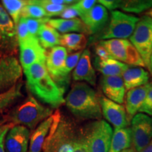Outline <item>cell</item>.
I'll return each instance as SVG.
<instances>
[{
  "instance_id": "1",
  "label": "cell",
  "mask_w": 152,
  "mask_h": 152,
  "mask_svg": "<svg viewBox=\"0 0 152 152\" xmlns=\"http://www.w3.org/2000/svg\"><path fill=\"white\" fill-rule=\"evenodd\" d=\"M23 71L28 89L38 99L54 108L65 102L64 88L53 80L45 64H33L23 68Z\"/></svg>"
},
{
  "instance_id": "2",
  "label": "cell",
  "mask_w": 152,
  "mask_h": 152,
  "mask_svg": "<svg viewBox=\"0 0 152 152\" xmlns=\"http://www.w3.org/2000/svg\"><path fill=\"white\" fill-rule=\"evenodd\" d=\"M65 102L69 111L77 118L100 120L102 116L99 96L86 83H75Z\"/></svg>"
},
{
  "instance_id": "3",
  "label": "cell",
  "mask_w": 152,
  "mask_h": 152,
  "mask_svg": "<svg viewBox=\"0 0 152 152\" xmlns=\"http://www.w3.org/2000/svg\"><path fill=\"white\" fill-rule=\"evenodd\" d=\"M52 114V109L42 105L34 96L29 95L22 103L2 114L0 121L2 125L11 123L35 130L38 125Z\"/></svg>"
},
{
  "instance_id": "4",
  "label": "cell",
  "mask_w": 152,
  "mask_h": 152,
  "mask_svg": "<svg viewBox=\"0 0 152 152\" xmlns=\"http://www.w3.org/2000/svg\"><path fill=\"white\" fill-rule=\"evenodd\" d=\"M83 138V129H79L73 121L61 115L51 129L43 151L75 152Z\"/></svg>"
},
{
  "instance_id": "5",
  "label": "cell",
  "mask_w": 152,
  "mask_h": 152,
  "mask_svg": "<svg viewBox=\"0 0 152 152\" xmlns=\"http://www.w3.org/2000/svg\"><path fill=\"white\" fill-rule=\"evenodd\" d=\"M140 18L133 15L125 14L120 11L111 13L109 23L99 36L102 40L111 39H127L134 32Z\"/></svg>"
},
{
  "instance_id": "6",
  "label": "cell",
  "mask_w": 152,
  "mask_h": 152,
  "mask_svg": "<svg viewBox=\"0 0 152 152\" xmlns=\"http://www.w3.org/2000/svg\"><path fill=\"white\" fill-rule=\"evenodd\" d=\"M90 152H109L113 129L106 121L97 120L83 129Z\"/></svg>"
},
{
  "instance_id": "7",
  "label": "cell",
  "mask_w": 152,
  "mask_h": 152,
  "mask_svg": "<svg viewBox=\"0 0 152 152\" xmlns=\"http://www.w3.org/2000/svg\"><path fill=\"white\" fill-rule=\"evenodd\" d=\"M112 58L130 66L146 67L142 57L130 40L127 39H111L99 42Z\"/></svg>"
},
{
  "instance_id": "8",
  "label": "cell",
  "mask_w": 152,
  "mask_h": 152,
  "mask_svg": "<svg viewBox=\"0 0 152 152\" xmlns=\"http://www.w3.org/2000/svg\"><path fill=\"white\" fill-rule=\"evenodd\" d=\"M130 40L148 68L152 52V20L148 15L140 18Z\"/></svg>"
},
{
  "instance_id": "9",
  "label": "cell",
  "mask_w": 152,
  "mask_h": 152,
  "mask_svg": "<svg viewBox=\"0 0 152 152\" xmlns=\"http://www.w3.org/2000/svg\"><path fill=\"white\" fill-rule=\"evenodd\" d=\"M18 47L14 23L0 3V58L16 56Z\"/></svg>"
},
{
  "instance_id": "10",
  "label": "cell",
  "mask_w": 152,
  "mask_h": 152,
  "mask_svg": "<svg viewBox=\"0 0 152 152\" xmlns=\"http://www.w3.org/2000/svg\"><path fill=\"white\" fill-rule=\"evenodd\" d=\"M132 144L140 152L152 140V117L138 113L131 120Z\"/></svg>"
},
{
  "instance_id": "11",
  "label": "cell",
  "mask_w": 152,
  "mask_h": 152,
  "mask_svg": "<svg viewBox=\"0 0 152 152\" xmlns=\"http://www.w3.org/2000/svg\"><path fill=\"white\" fill-rule=\"evenodd\" d=\"M20 50V62L23 68L35 64H45L47 52L41 46L37 37H30L18 43Z\"/></svg>"
},
{
  "instance_id": "12",
  "label": "cell",
  "mask_w": 152,
  "mask_h": 152,
  "mask_svg": "<svg viewBox=\"0 0 152 152\" xmlns=\"http://www.w3.org/2000/svg\"><path fill=\"white\" fill-rule=\"evenodd\" d=\"M21 76V66L16 56L0 58V92L16 85Z\"/></svg>"
},
{
  "instance_id": "13",
  "label": "cell",
  "mask_w": 152,
  "mask_h": 152,
  "mask_svg": "<svg viewBox=\"0 0 152 152\" xmlns=\"http://www.w3.org/2000/svg\"><path fill=\"white\" fill-rule=\"evenodd\" d=\"M102 115L115 128H127L129 119L124 106L109 99L106 96H99Z\"/></svg>"
},
{
  "instance_id": "14",
  "label": "cell",
  "mask_w": 152,
  "mask_h": 152,
  "mask_svg": "<svg viewBox=\"0 0 152 152\" xmlns=\"http://www.w3.org/2000/svg\"><path fill=\"white\" fill-rule=\"evenodd\" d=\"M29 129L23 125H14L7 132L4 141L6 152H28L30 143Z\"/></svg>"
},
{
  "instance_id": "15",
  "label": "cell",
  "mask_w": 152,
  "mask_h": 152,
  "mask_svg": "<svg viewBox=\"0 0 152 152\" xmlns=\"http://www.w3.org/2000/svg\"><path fill=\"white\" fill-rule=\"evenodd\" d=\"M61 114L58 110H56L51 116L43 121L40 124L33 130L30 134L29 149L28 152H42L44 146L51 132L55 121L59 118Z\"/></svg>"
},
{
  "instance_id": "16",
  "label": "cell",
  "mask_w": 152,
  "mask_h": 152,
  "mask_svg": "<svg viewBox=\"0 0 152 152\" xmlns=\"http://www.w3.org/2000/svg\"><path fill=\"white\" fill-rule=\"evenodd\" d=\"M101 85L106 98L119 104L124 103L126 90L122 76H103Z\"/></svg>"
},
{
  "instance_id": "17",
  "label": "cell",
  "mask_w": 152,
  "mask_h": 152,
  "mask_svg": "<svg viewBox=\"0 0 152 152\" xmlns=\"http://www.w3.org/2000/svg\"><path fill=\"white\" fill-rule=\"evenodd\" d=\"M83 20L90 34H95L102 31L109 19V13L104 6L96 4L86 14L82 16Z\"/></svg>"
},
{
  "instance_id": "18",
  "label": "cell",
  "mask_w": 152,
  "mask_h": 152,
  "mask_svg": "<svg viewBox=\"0 0 152 152\" xmlns=\"http://www.w3.org/2000/svg\"><path fill=\"white\" fill-rule=\"evenodd\" d=\"M67 56V50L61 46L52 47L47 54L45 65L51 77L56 83L60 77Z\"/></svg>"
},
{
  "instance_id": "19",
  "label": "cell",
  "mask_w": 152,
  "mask_h": 152,
  "mask_svg": "<svg viewBox=\"0 0 152 152\" xmlns=\"http://www.w3.org/2000/svg\"><path fill=\"white\" fill-rule=\"evenodd\" d=\"M72 76L75 81H86L92 85L96 84V73L91 62L90 52L88 49H85L82 53Z\"/></svg>"
},
{
  "instance_id": "20",
  "label": "cell",
  "mask_w": 152,
  "mask_h": 152,
  "mask_svg": "<svg viewBox=\"0 0 152 152\" xmlns=\"http://www.w3.org/2000/svg\"><path fill=\"white\" fill-rule=\"evenodd\" d=\"M149 86L150 83L143 86L131 89L127 92L125 101V108L129 121L132 120V118L139 112V110L141 108L147 96Z\"/></svg>"
},
{
  "instance_id": "21",
  "label": "cell",
  "mask_w": 152,
  "mask_h": 152,
  "mask_svg": "<svg viewBox=\"0 0 152 152\" xmlns=\"http://www.w3.org/2000/svg\"><path fill=\"white\" fill-rule=\"evenodd\" d=\"M47 24L54 28L60 33L66 34L68 33H79L81 34H90L84 23L78 18L73 19L49 18Z\"/></svg>"
},
{
  "instance_id": "22",
  "label": "cell",
  "mask_w": 152,
  "mask_h": 152,
  "mask_svg": "<svg viewBox=\"0 0 152 152\" xmlns=\"http://www.w3.org/2000/svg\"><path fill=\"white\" fill-rule=\"evenodd\" d=\"M125 90H130L149 83V73L142 67H129L122 75Z\"/></svg>"
},
{
  "instance_id": "23",
  "label": "cell",
  "mask_w": 152,
  "mask_h": 152,
  "mask_svg": "<svg viewBox=\"0 0 152 152\" xmlns=\"http://www.w3.org/2000/svg\"><path fill=\"white\" fill-rule=\"evenodd\" d=\"M132 144L131 128H115L112 135L109 152H121L130 148Z\"/></svg>"
},
{
  "instance_id": "24",
  "label": "cell",
  "mask_w": 152,
  "mask_h": 152,
  "mask_svg": "<svg viewBox=\"0 0 152 152\" xmlns=\"http://www.w3.org/2000/svg\"><path fill=\"white\" fill-rule=\"evenodd\" d=\"M96 69L104 76H122L129 66L114 58L101 60L96 57L94 61Z\"/></svg>"
},
{
  "instance_id": "25",
  "label": "cell",
  "mask_w": 152,
  "mask_h": 152,
  "mask_svg": "<svg viewBox=\"0 0 152 152\" xmlns=\"http://www.w3.org/2000/svg\"><path fill=\"white\" fill-rule=\"evenodd\" d=\"M87 37L84 34L81 33H66L61 35L60 45L64 47L67 52H80L87 45Z\"/></svg>"
},
{
  "instance_id": "26",
  "label": "cell",
  "mask_w": 152,
  "mask_h": 152,
  "mask_svg": "<svg viewBox=\"0 0 152 152\" xmlns=\"http://www.w3.org/2000/svg\"><path fill=\"white\" fill-rule=\"evenodd\" d=\"M37 38L41 46L45 49L52 48L60 45V34L47 23L44 24L40 28L37 34Z\"/></svg>"
},
{
  "instance_id": "27",
  "label": "cell",
  "mask_w": 152,
  "mask_h": 152,
  "mask_svg": "<svg viewBox=\"0 0 152 152\" xmlns=\"http://www.w3.org/2000/svg\"><path fill=\"white\" fill-rule=\"evenodd\" d=\"M21 87V83H17L9 90L0 92V113L8 109L11 104L23 96Z\"/></svg>"
},
{
  "instance_id": "28",
  "label": "cell",
  "mask_w": 152,
  "mask_h": 152,
  "mask_svg": "<svg viewBox=\"0 0 152 152\" xmlns=\"http://www.w3.org/2000/svg\"><path fill=\"white\" fill-rule=\"evenodd\" d=\"M1 5L16 26L20 18L23 9L28 4L27 0H2Z\"/></svg>"
},
{
  "instance_id": "29",
  "label": "cell",
  "mask_w": 152,
  "mask_h": 152,
  "mask_svg": "<svg viewBox=\"0 0 152 152\" xmlns=\"http://www.w3.org/2000/svg\"><path fill=\"white\" fill-rule=\"evenodd\" d=\"M83 51H80V52L73 53V54H69L67 56L66 59L65 64H64V68H63L61 73L60 77L58 79L57 84L60 86L61 84L64 83H68L69 81V75L73 70L77 66V63L79 61L80 58L82 53Z\"/></svg>"
},
{
  "instance_id": "30",
  "label": "cell",
  "mask_w": 152,
  "mask_h": 152,
  "mask_svg": "<svg viewBox=\"0 0 152 152\" xmlns=\"http://www.w3.org/2000/svg\"><path fill=\"white\" fill-rule=\"evenodd\" d=\"M123 11L134 14H140L152 9V0H127L121 1V7Z\"/></svg>"
},
{
  "instance_id": "31",
  "label": "cell",
  "mask_w": 152,
  "mask_h": 152,
  "mask_svg": "<svg viewBox=\"0 0 152 152\" xmlns=\"http://www.w3.org/2000/svg\"><path fill=\"white\" fill-rule=\"evenodd\" d=\"M20 17L25 18L39 19L47 18V14L42 7L34 3L33 0L28 1V4L23 9Z\"/></svg>"
},
{
  "instance_id": "32",
  "label": "cell",
  "mask_w": 152,
  "mask_h": 152,
  "mask_svg": "<svg viewBox=\"0 0 152 152\" xmlns=\"http://www.w3.org/2000/svg\"><path fill=\"white\" fill-rule=\"evenodd\" d=\"M34 3L42 7L47 14V18L60 16L69 5H58L51 2L49 0H33Z\"/></svg>"
},
{
  "instance_id": "33",
  "label": "cell",
  "mask_w": 152,
  "mask_h": 152,
  "mask_svg": "<svg viewBox=\"0 0 152 152\" xmlns=\"http://www.w3.org/2000/svg\"><path fill=\"white\" fill-rule=\"evenodd\" d=\"M49 18H43L39 19L35 18H26L27 23L28 31L30 36L37 37V34L39 30L44 24H46Z\"/></svg>"
},
{
  "instance_id": "34",
  "label": "cell",
  "mask_w": 152,
  "mask_h": 152,
  "mask_svg": "<svg viewBox=\"0 0 152 152\" xmlns=\"http://www.w3.org/2000/svg\"><path fill=\"white\" fill-rule=\"evenodd\" d=\"M16 30L18 43L21 42L32 37V36H30L29 31H28V26L25 18L20 17V20H19L18 23L16 26Z\"/></svg>"
},
{
  "instance_id": "35",
  "label": "cell",
  "mask_w": 152,
  "mask_h": 152,
  "mask_svg": "<svg viewBox=\"0 0 152 152\" xmlns=\"http://www.w3.org/2000/svg\"><path fill=\"white\" fill-rule=\"evenodd\" d=\"M96 2L97 1L95 0H80L76 1L73 6L78 12L79 16L81 18L89 12L97 4Z\"/></svg>"
},
{
  "instance_id": "36",
  "label": "cell",
  "mask_w": 152,
  "mask_h": 152,
  "mask_svg": "<svg viewBox=\"0 0 152 152\" xmlns=\"http://www.w3.org/2000/svg\"><path fill=\"white\" fill-rule=\"evenodd\" d=\"M139 113L147 114L152 117V83H150V86L147 95L143 104L139 110Z\"/></svg>"
},
{
  "instance_id": "37",
  "label": "cell",
  "mask_w": 152,
  "mask_h": 152,
  "mask_svg": "<svg viewBox=\"0 0 152 152\" xmlns=\"http://www.w3.org/2000/svg\"><path fill=\"white\" fill-rule=\"evenodd\" d=\"M14 126L11 123H7L0 127V152H6L4 148V141L6 136L9 130Z\"/></svg>"
},
{
  "instance_id": "38",
  "label": "cell",
  "mask_w": 152,
  "mask_h": 152,
  "mask_svg": "<svg viewBox=\"0 0 152 152\" xmlns=\"http://www.w3.org/2000/svg\"><path fill=\"white\" fill-rule=\"evenodd\" d=\"M73 4L69 5L66 7V9L62 12V14L60 15L62 19H73L76 18L77 16H79V14L76 9L74 7Z\"/></svg>"
},
{
  "instance_id": "39",
  "label": "cell",
  "mask_w": 152,
  "mask_h": 152,
  "mask_svg": "<svg viewBox=\"0 0 152 152\" xmlns=\"http://www.w3.org/2000/svg\"><path fill=\"white\" fill-rule=\"evenodd\" d=\"M121 1H118V0H99L98 2L104 6L106 9L113 11L114 9H118L121 7Z\"/></svg>"
},
{
  "instance_id": "40",
  "label": "cell",
  "mask_w": 152,
  "mask_h": 152,
  "mask_svg": "<svg viewBox=\"0 0 152 152\" xmlns=\"http://www.w3.org/2000/svg\"><path fill=\"white\" fill-rule=\"evenodd\" d=\"M95 53H96L97 58L101 60H106L109 58H113L108 52V51L104 48V47L101 45L100 43H98L95 47Z\"/></svg>"
},
{
  "instance_id": "41",
  "label": "cell",
  "mask_w": 152,
  "mask_h": 152,
  "mask_svg": "<svg viewBox=\"0 0 152 152\" xmlns=\"http://www.w3.org/2000/svg\"><path fill=\"white\" fill-rule=\"evenodd\" d=\"M75 152H90L89 151L88 146H87L86 139L85 137L84 134H83V138L82 139L78 147L76 148Z\"/></svg>"
},
{
  "instance_id": "42",
  "label": "cell",
  "mask_w": 152,
  "mask_h": 152,
  "mask_svg": "<svg viewBox=\"0 0 152 152\" xmlns=\"http://www.w3.org/2000/svg\"><path fill=\"white\" fill-rule=\"evenodd\" d=\"M140 152H152V140L149 142L147 147H144Z\"/></svg>"
},
{
  "instance_id": "43",
  "label": "cell",
  "mask_w": 152,
  "mask_h": 152,
  "mask_svg": "<svg viewBox=\"0 0 152 152\" xmlns=\"http://www.w3.org/2000/svg\"><path fill=\"white\" fill-rule=\"evenodd\" d=\"M148 68H149V71H150V73H151V74L152 75V52H151V57H150L149 64V66H148Z\"/></svg>"
},
{
  "instance_id": "44",
  "label": "cell",
  "mask_w": 152,
  "mask_h": 152,
  "mask_svg": "<svg viewBox=\"0 0 152 152\" xmlns=\"http://www.w3.org/2000/svg\"><path fill=\"white\" fill-rule=\"evenodd\" d=\"M121 152H135V151H134V149H132V148H129V149L123 150V151Z\"/></svg>"
},
{
  "instance_id": "45",
  "label": "cell",
  "mask_w": 152,
  "mask_h": 152,
  "mask_svg": "<svg viewBox=\"0 0 152 152\" xmlns=\"http://www.w3.org/2000/svg\"><path fill=\"white\" fill-rule=\"evenodd\" d=\"M146 14L148 15V16H149L150 18H151V20H152V9H150V10L147 12V14Z\"/></svg>"
},
{
  "instance_id": "46",
  "label": "cell",
  "mask_w": 152,
  "mask_h": 152,
  "mask_svg": "<svg viewBox=\"0 0 152 152\" xmlns=\"http://www.w3.org/2000/svg\"><path fill=\"white\" fill-rule=\"evenodd\" d=\"M2 125H2V124H1V122H0V127H1V126H2Z\"/></svg>"
}]
</instances>
